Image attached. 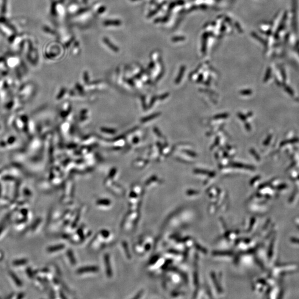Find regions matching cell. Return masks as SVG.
<instances>
[{
	"label": "cell",
	"mask_w": 299,
	"mask_h": 299,
	"mask_svg": "<svg viewBox=\"0 0 299 299\" xmlns=\"http://www.w3.org/2000/svg\"><path fill=\"white\" fill-rule=\"evenodd\" d=\"M104 40V43H105V44H107V46H108L109 48H110V49H112V50L114 52H118V51H119V49H118V48H117V47H116V46H115L114 44L112 43L109 41V40H108L107 38H105V37L104 38V40Z\"/></svg>",
	"instance_id": "cell-1"
},
{
	"label": "cell",
	"mask_w": 299,
	"mask_h": 299,
	"mask_svg": "<svg viewBox=\"0 0 299 299\" xmlns=\"http://www.w3.org/2000/svg\"><path fill=\"white\" fill-rule=\"evenodd\" d=\"M105 26H119L121 24V21H107L104 22Z\"/></svg>",
	"instance_id": "cell-2"
}]
</instances>
